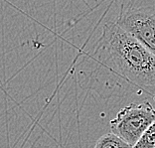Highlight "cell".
<instances>
[{
    "label": "cell",
    "mask_w": 155,
    "mask_h": 148,
    "mask_svg": "<svg viewBox=\"0 0 155 148\" xmlns=\"http://www.w3.org/2000/svg\"><path fill=\"white\" fill-rule=\"evenodd\" d=\"M155 120V107L148 101L130 104L117 112L110 122L111 132L134 146L143 132Z\"/></svg>",
    "instance_id": "cell-2"
},
{
    "label": "cell",
    "mask_w": 155,
    "mask_h": 148,
    "mask_svg": "<svg viewBox=\"0 0 155 148\" xmlns=\"http://www.w3.org/2000/svg\"><path fill=\"white\" fill-rule=\"evenodd\" d=\"M94 148H132V146L126 143L120 137L110 132L100 137Z\"/></svg>",
    "instance_id": "cell-4"
},
{
    "label": "cell",
    "mask_w": 155,
    "mask_h": 148,
    "mask_svg": "<svg viewBox=\"0 0 155 148\" xmlns=\"http://www.w3.org/2000/svg\"><path fill=\"white\" fill-rule=\"evenodd\" d=\"M97 51L122 79L155 94V56L115 22L104 25Z\"/></svg>",
    "instance_id": "cell-1"
},
{
    "label": "cell",
    "mask_w": 155,
    "mask_h": 148,
    "mask_svg": "<svg viewBox=\"0 0 155 148\" xmlns=\"http://www.w3.org/2000/svg\"><path fill=\"white\" fill-rule=\"evenodd\" d=\"M132 148H155V120L147 127Z\"/></svg>",
    "instance_id": "cell-5"
},
{
    "label": "cell",
    "mask_w": 155,
    "mask_h": 148,
    "mask_svg": "<svg viewBox=\"0 0 155 148\" xmlns=\"http://www.w3.org/2000/svg\"><path fill=\"white\" fill-rule=\"evenodd\" d=\"M115 23L155 56V4L122 9Z\"/></svg>",
    "instance_id": "cell-3"
}]
</instances>
